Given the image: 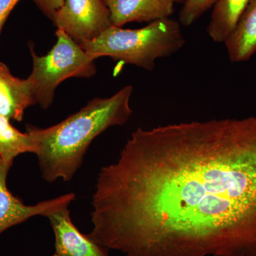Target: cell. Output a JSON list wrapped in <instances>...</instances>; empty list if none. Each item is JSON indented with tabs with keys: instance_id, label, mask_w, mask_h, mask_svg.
<instances>
[{
	"instance_id": "cell-8",
	"label": "cell",
	"mask_w": 256,
	"mask_h": 256,
	"mask_svg": "<svg viewBox=\"0 0 256 256\" xmlns=\"http://www.w3.org/2000/svg\"><path fill=\"white\" fill-rule=\"evenodd\" d=\"M110 14L112 26L128 23L148 22L170 18L174 0H104Z\"/></svg>"
},
{
	"instance_id": "cell-15",
	"label": "cell",
	"mask_w": 256,
	"mask_h": 256,
	"mask_svg": "<svg viewBox=\"0 0 256 256\" xmlns=\"http://www.w3.org/2000/svg\"><path fill=\"white\" fill-rule=\"evenodd\" d=\"M22 0H0V34L13 9Z\"/></svg>"
},
{
	"instance_id": "cell-16",
	"label": "cell",
	"mask_w": 256,
	"mask_h": 256,
	"mask_svg": "<svg viewBox=\"0 0 256 256\" xmlns=\"http://www.w3.org/2000/svg\"><path fill=\"white\" fill-rule=\"evenodd\" d=\"M175 1V2L176 3H182L183 4V2H184V0H174Z\"/></svg>"
},
{
	"instance_id": "cell-2",
	"label": "cell",
	"mask_w": 256,
	"mask_h": 256,
	"mask_svg": "<svg viewBox=\"0 0 256 256\" xmlns=\"http://www.w3.org/2000/svg\"><path fill=\"white\" fill-rule=\"evenodd\" d=\"M133 88L126 86L107 98H96L60 124L40 128L26 124L38 146L36 156L42 178L48 182H68L84 161L92 140L106 130L124 126L130 118Z\"/></svg>"
},
{
	"instance_id": "cell-1",
	"label": "cell",
	"mask_w": 256,
	"mask_h": 256,
	"mask_svg": "<svg viewBox=\"0 0 256 256\" xmlns=\"http://www.w3.org/2000/svg\"><path fill=\"white\" fill-rule=\"evenodd\" d=\"M92 205L90 235L126 256H256V117L138 128Z\"/></svg>"
},
{
	"instance_id": "cell-12",
	"label": "cell",
	"mask_w": 256,
	"mask_h": 256,
	"mask_svg": "<svg viewBox=\"0 0 256 256\" xmlns=\"http://www.w3.org/2000/svg\"><path fill=\"white\" fill-rule=\"evenodd\" d=\"M37 151L38 146L31 134L28 131L20 132L10 124V120L0 114V159L12 166L20 154H36Z\"/></svg>"
},
{
	"instance_id": "cell-9",
	"label": "cell",
	"mask_w": 256,
	"mask_h": 256,
	"mask_svg": "<svg viewBox=\"0 0 256 256\" xmlns=\"http://www.w3.org/2000/svg\"><path fill=\"white\" fill-rule=\"evenodd\" d=\"M30 78H18L8 66L0 62V114L11 120L22 121L25 110L35 105Z\"/></svg>"
},
{
	"instance_id": "cell-13",
	"label": "cell",
	"mask_w": 256,
	"mask_h": 256,
	"mask_svg": "<svg viewBox=\"0 0 256 256\" xmlns=\"http://www.w3.org/2000/svg\"><path fill=\"white\" fill-rule=\"evenodd\" d=\"M216 0H184L180 13V22L190 26L213 6Z\"/></svg>"
},
{
	"instance_id": "cell-5",
	"label": "cell",
	"mask_w": 256,
	"mask_h": 256,
	"mask_svg": "<svg viewBox=\"0 0 256 256\" xmlns=\"http://www.w3.org/2000/svg\"><path fill=\"white\" fill-rule=\"evenodd\" d=\"M52 21L79 44L92 41L112 25L104 0H64Z\"/></svg>"
},
{
	"instance_id": "cell-3",
	"label": "cell",
	"mask_w": 256,
	"mask_h": 256,
	"mask_svg": "<svg viewBox=\"0 0 256 256\" xmlns=\"http://www.w3.org/2000/svg\"><path fill=\"white\" fill-rule=\"evenodd\" d=\"M185 44L181 24L171 18L156 20L137 30L111 26L80 46L92 60L108 56L146 70L156 60L176 53Z\"/></svg>"
},
{
	"instance_id": "cell-7",
	"label": "cell",
	"mask_w": 256,
	"mask_h": 256,
	"mask_svg": "<svg viewBox=\"0 0 256 256\" xmlns=\"http://www.w3.org/2000/svg\"><path fill=\"white\" fill-rule=\"evenodd\" d=\"M55 237V254L60 256H110L90 234L79 232L70 216L68 208L48 216Z\"/></svg>"
},
{
	"instance_id": "cell-4",
	"label": "cell",
	"mask_w": 256,
	"mask_h": 256,
	"mask_svg": "<svg viewBox=\"0 0 256 256\" xmlns=\"http://www.w3.org/2000/svg\"><path fill=\"white\" fill-rule=\"evenodd\" d=\"M56 42L47 54L38 56L30 46L32 73L28 77L33 87L36 104L44 109L53 102L56 88L69 78H90L96 73L92 60L78 42L57 28Z\"/></svg>"
},
{
	"instance_id": "cell-11",
	"label": "cell",
	"mask_w": 256,
	"mask_h": 256,
	"mask_svg": "<svg viewBox=\"0 0 256 256\" xmlns=\"http://www.w3.org/2000/svg\"><path fill=\"white\" fill-rule=\"evenodd\" d=\"M250 0H216L207 33L214 42L226 41L236 28Z\"/></svg>"
},
{
	"instance_id": "cell-10",
	"label": "cell",
	"mask_w": 256,
	"mask_h": 256,
	"mask_svg": "<svg viewBox=\"0 0 256 256\" xmlns=\"http://www.w3.org/2000/svg\"><path fill=\"white\" fill-rule=\"evenodd\" d=\"M224 44L232 63L247 62L255 54L256 0H250L236 28Z\"/></svg>"
},
{
	"instance_id": "cell-6",
	"label": "cell",
	"mask_w": 256,
	"mask_h": 256,
	"mask_svg": "<svg viewBox=\"0 0 256 256\" xmlns=\"http://www.w3.org/2000/svg\"><path fill=\"white\" fill-rule=\"evenodd\" d=\"M12 165L0 159V235L14 226L36 216H48L68 208L75 200V194L69 193L35 205H26L8 190L6 178Z\"/></svg>"
},
{
	"instance_id": "cell-17",
	"label": "cell",
	"mask_w": 256,
	"mask_h": 256,
	"mask_svg": "<svg viewBox=\"0 0 256 256\" xmlns=\"http://www.w3.org/2000/svg\"><path fill=\"white\" fill-rule=\"evenodd\" d=\"M52 256H60L58 255V254H55L54 255H53Z\"/></svg>"
},
{
	"instance_id": "cell-14",
	"label": "cell",
	"mask_w": 256,
	"mask_h": 256,
	"mask_svg": "<svg viewBox=\"0 0 256 256\" xmlns=\"http://www.w3.org/2000/svg\"><path fill=\"white\" fill-rule=\"evenodd\" d=\"M44 14L52 20L57 11L64 4V0H32Z\"/></svg>"
}]
</instances>
